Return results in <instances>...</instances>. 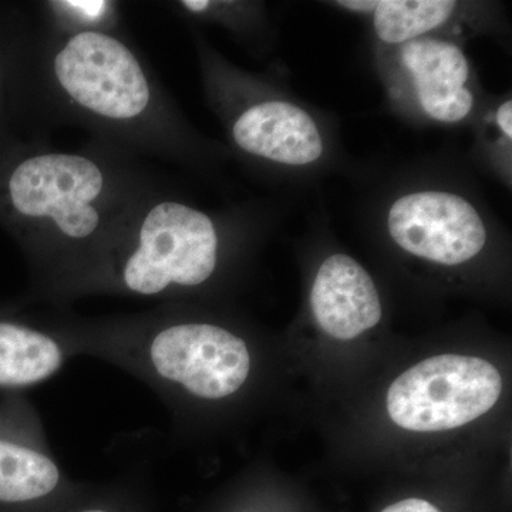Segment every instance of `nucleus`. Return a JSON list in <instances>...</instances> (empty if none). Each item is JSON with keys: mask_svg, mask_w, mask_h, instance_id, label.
Instances as JSON below:
<instances>
[{"mask_svg": "<svg viewBox=\"0 0 512 512\" xmlns=\"http://www.w3.org/2000/svg\"><path fill=\"white\" fill-rule=\"evenodd\" d=\"M163 185L147 160L101 141L72 151L22 146L0 173V208L28 252L37 293L69 303L120 225Z\"/></svg>", "mask_w": 512, "mask_h": 512, "instance_id": "f257e3e1", "label": "nucleus"}, {"mask_svg": "<svg viewBox=\"0 0 512 512\" xmlns=\"http://www.w3.org/2000/svg\"><path fill=\"white\" fill-rule=\"evenodd\" d=\"M33 84L40 121L79 127L143 160L183 161L190 131L143 56L111 30H69L43 19Z\"/></svg>", "mask_w": 512, "mask_h": 512, "instance_id": "f03ea898", "label": "nucleus"}, {"mask_svg": "<svg viewBox=\"0 0 512 512\" xmlns=\"http://www.w3.org/2000/svg\"><path fill=\"white\" fill-rule=\"evenodd\" d=\"M221 261L220 224L163 185L120 225L74 285L69 303L103 295L165 305L210 284Z\"/></svg>", "mask_w": 512, "mask_h": 512, "instance_id": "7ed1b4c3", "label": "nucleus"}, {"mask_svg": "<svg viewBox=\"0 0 512 512\" xmlns=\"http://www.w3.org/2000/svg\"><path fill=\"white\" fill-rule=\"evenodd\" d=\"M503 377L478 357L441 355L394 380L387 393L390 419L410 431L456 429L493 409Z\"/></svg>", "mask_w": 512, "mask_h": 512, "instance_id": "20e7f679", "label": "nucleus"}, {"mask_svg": "<svg viewBox=\"0 0 512 512\" xmlns=\"http://www.w3.org/2000/svg\"><path fill=\"white\" fill-rule=\"evenodd\" d=\"M390 237L403 251L456 266L476 258L487 229L473 204L446 191H417L394 202L387 214Z\"/></svg>", "mask_w": 512, "mask_h": 512, "instance_id": "39448f33", "label": "nucleus"}, {"mask_svg": "<svg viewBox=\"0 0 512 512\" xmlns=\"http://www.w3.org/2000/svg\"><path fill=\"white\" fill-rule=\"evenodd\" d=\"M232 143L249 156L284 165L316 163L323 140L315 120L284 100H258L232 117Z\"/></svg>", "mask_w": 512, "mask_h": 512, "instance_id": "423d86ee", "label": "nucleus"}, {"mask_svg": "<svg viewBox=\"0 0 512 512\" xmlns=\"http://www.w3.org/2000/svg\"><path fill=\"white\" fill-rule=\"evenodd\" d=\"M313 318L330 338L352 340L375 328L382 302L372 276L348 255H332L320 265L311 292Z\"/></svg>", "mask_w": 512, "mask_h": 512, "instance_id": "0eeeda50", "label": "nucleus"}, {"mask_svg": "<svg viewBox=\"0 0 512 512\" xmlns=\"http://www.w3.org/2000/svg\"><path fill=\"white\" fill-rule=\"evenodd\" d=\"M403 66L413 77L420 107L430 119L458 123L474 106L467 89L470 64L460 47L448 40L420 37L402 45Z\"/></svg>", "mask_w": 512, "mask_h": 512, "instance_id": "6e6552de", "label": "nucleus"}, {"mask_svg": "<svg viewBox=\"0 0 512 512\" xmlns=\"http://www.w3.org/2000/svg\"><path fill=\"white\" fill-rule=\"evenodd\" d=\"M66 483L35 416L16 434H0V503L32 504L62 493Z\"/></svg>", "mask_w": 512, "mask_h": 512, "instance_id": "1a4fd4ad", "label": "nucleus"}, {"mask_svg": "<svg viewBox=\"0 0 512 512\" xmlns=\"http://www.w3.org/2000/svg\"><path fill=\"white\" fill-rule=\"evenodd\" d=\"M72 357L50 320L37 326L0 319V387L25 389L47 382Z\"/></svg>", "mask_w": 512, "mask_h": 512, "instance_id": "9d476101", "label": "nucleus"}, {"mask_svg": "<svg viewBox=\"0 0 512 512\" xmlns=\"http://www.w3.org/2000/svg\"><path fill=\"white\" fill-rule=\"evenodd\" d=\"M456 8L450 0H382L373 12V26L386 45H404L443 26Z\"/></svg>", "mask_w": 512, "mask_h": 512, "instance_id": "9b49d317", "label": "nucleus"}, {"mask_svg": "<svg viewBox=\"0 0 512 512\" xmlns=\"http://www.w3.org/2000/svg\"><path fill=\"white\" fill-rule=\"evenodd\" d=\"M45 19L69 30H111L117 32L119 5L104 0L46 2Z\"/></svg>", "mask_w": 512, "mask_h": 512, "instance_id": "f8f14e48", "label": "nucleus"}, {"mask_svg": "<svg viewBox=\"0 0 512 512\" xmlns=\"http://www.w3.org/2000/svg\"><path fill=\"white\" fill-rule=\"evenodd\" d=\"M382 512H441L439 508L434 507L429 501L420 500V498H409V500L400 501L387 507Z\"/></svg>", "mask_w": 512, "mask_h": 512, "instance_id": "ddd939ff", "label": "nucleus"}, {"mask_svg": "<svg viewBox=\"0 0 512 512\" xmlns=\"http://www.w3.org/2000/svg\"><path fill=\"white\" fill-rule=\"evenodd\" d=\"M495 121H497L498 127L503 131L505 137L508 140L512 138V101L508 100L505 103L501 104L500 109L497 111V116H495Z\"/></svg>", "mask_w": 512, "mask_h": 512, "instance_id": "4468645a", "label": "nucleus"}, {"mask_svg": "<svg viewBox=\"0 0 512 512\" xmlns=\"http://www.w3.org/2000/svg\"><path fill=\"white\" fill-rule=\"evenodd\" d=\"M377 3L369 2V0H345V2H338L336 5L348 10H355V12H375Z\"/></svg>", "mask_w": 512, "mask_h": 512, "instance_id": "2eb2a0df", "label": "nucleus"}, {"mask_svg": "<svg viewBox=\"0 0 512 512\" xmlns=\"http://www.w3.org/2000/svg\"><path fill=\"white\" fill-rule=\"evenodd\" d=\"M5 47L0 46V104L3 103V99H5L6 92V79H8V59L5 56Z\"/></svg>", "mask_w": 512, "mask_h": 512, "instance_id": "dca6fc26", "label": "nucleus"}, {"mask_svg": "<svg viewBox=\"0 0 512 512\" xmlns=\"http://www.w3.org/2000/svg\"><path fill=\"white\" fill-rule=\"evenodd\" d=\"M76 512H113V511L107 510V508L93 507V508H82V510H79Z\"/></svg>", "mask_w": 512, "mask_h": 512, "instance_id": "f3484780", "label": "nucleus"}]
</instances>
